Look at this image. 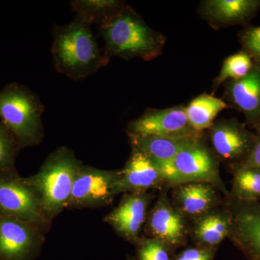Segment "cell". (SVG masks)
Returning a JSON list of instances; mask_svg holds the SVG:
<instances>
[{
	"mask_svg": "<svg viewBox=\"0 0 260 260\" xmlns=\"http://www.w3.org/2000/svg\"><path fill=\"white\" fill-rule=\"evenodd\" d=\"M51 53L56 70L73 80L88 78L110 59L102 54L90 25L77 19L56 27Z\"/></svg>",
	"mask_w": 260,
	"mask_h": 260,
	"instance_id": "6da1fadb",
	"label": "cell"
},
{
	"mask_svg": "<svg viewBox=\"0 0 260 260\" xmlns=\"http://www.w3.org/2000/svg\"><path fill=\"white\" fill-rule=\"evenodd\" d=\"M105 42L108 57L152 60L161 54L165 39L140 18L133 9L124 5L107 22L99 26Z\"/></svg>",
	"mask_w": 260,
	"mask_h": 260,
	"instance_id": "7a4b0ae2",
	"label": "cell"
},
{
	"mask_svg": "<svg viewBox=\"0 0 260 260\" xmlns=\"http://www.w3.org/2000/svg\"><path fill=\"white\" fill-rule=\"evenodd\" d=\"M80 162L70 149L61 148L49 155L37 174L23 181L35 193L45 216L52 218L69 206Z\"/></svg>",
	"mask_w": 260,
	"mask_h": 260,
	"instance_id": "3957f363",
	"label": "cell"
},
{
	"mask_svg": "<svg viewBox=\"0 0 260 260\" xmlns=\"http://www.w3.org/2000/svg\"><path fill=\"white\" fill-rule=\"evenodd\" d=\"M44 105L25 87L12 84L0 91V119L17 144H37L42 138Z\"/></svg>",
	"mask_w": 260,
	"mask_h": 260,
	"instance_id": "277c9868",
	"label": "cell"
},
{
	"mask_svg": "<svg viewBox=\"0 0 260 260\" xmlns=\"http://www.w3.org/2000/svg\"><path fill=\"white\" fill-rule=\"evenodd\" d=\"M0 171V215L35 225L42 223L47 217L35 193L23 181L10 172Z\"/></svg>",
	"mask_w": 260,
	"mask_h": 260,
	"instance_id": "5b68a950",
	"label": "cell"
},
{
	"mask_svg": "<svg viewBox=\"0 0 260 260\" xmlns=\"http://www.w3.org/2000/svg\"><path fill=\"white\" fill-rule=\"evenodd\" d=\"M174 181L177 186L186 183H208L226 193L220 179L216 160L200 140L181 150L173 159Z\"/></svg>",
	"mask_w": 260,
	"mask_h": 260,
	"instance_id": "8992f818",
	"label": "cell"
},
{
	"mask_svg": "<svg viewBox=\"0 0 260 260\" xmlns=\"http://www.w3.org/2000/svg\"><path fill=\"white\" fill-rule=\"evenodd\" d=\"M129 135H155L176 138H200L202 133L193 129L183 107L148 109L129 124Z\"/></svg>",
	"mask_w": 260,
	"mask_h": 260,
	"instance_id": "52a82bcc",
	"label": "cell"
},
{
	"mask_svg": "<svg viewBox=\"0 0 260 260\" xmlns=\"http://www.w3.org/2000/svg\"><path fill=\"white\" fill-rule=\"evenodd\" d=\"M119 172L81 166L75 177L69 206L75 208L109 204L115 196Z\"/></svg>",
	"mask_w": 260,
	"mask_h": 260,
	"instance_id": "ba28073f",
	"label": "cell"
},
{
	"mask_svg": "<svg viewBox=\"0 0 260 260\" xmlns=\"http://www.w3.org/2000/svg\"><path fill=\"white\" fill-rule=\"evenodd\" d=\"M230 215L233 242L247 260H260V205L237 200Z\"/></svg>",
	"mask_w": 260,
	"mask_h": 260,
	"instance_id": "9c48e42d",
	"label": "cell"
},
{
	"mask_svg": "<svg viewBox=\"0 0 260 260\" xmlns=\"http://www.w3.org/2000/svg\"><path fill=\"white\" fill-rule=\"evenodd\" d=\"M164 183L158 166L138 149L133 148L125 167L119 172L114 193H145Z\"/></svg>",
	"mask_w": 260,
	"mask_h": 260,
	"instance_id": "30bf717a",
	"label": "cell"
},
{
	"mask_svg": "<svg viewBox=\"0 0 260 260\" xmlns=\"http://www.w3.org/2000/svg\"><path fill=\"white\" fill-rule=\"evenodd\" d=\"M32 226L0 215V260H30L39 243Z\"/></svg>",
	"mask_w": 260,
	"mask_h": 260,
	"instance_id": "8fae6325",
	"label": "cell"
},
{
	"mask_svg": "<svg viewBox=\"0 0 260 260\" xmlns=\"http://www.w3.org/2000/svg\"><path fill=\"white\" fill-rule=\"evenodd\" d=\"M210 129L214 150L224 160L245 158L255 139L245 126L235 119L218 121Z\"/></svg>",
	"mask_w": 260,
	"mask_h": 260,
	"instance_id": "7c38bea8",
	"label": "cell"
},
{
	"mask_svg": "<svg viewBox=\"0 0 260 260\" xmlns=\"http://www.w3.org/2000/svg\"><path fill=\"white\" fill-rule=\"evenodd\" d=\"M150 196L146 193H127L112 213L104 218L126 240L139 242V233L146 218Z\"/></svg>",
	"mask_w": 260,
	"mask_h": 260,
	"instance_id": "4fadbf2b",
	"label": "cell"
},
{
	"mask_svg": "<svg viewBox=\"0 0 260 260\" xmlns=\"http://www.w3.org/2000/svg\"><path fill=\"white\" fill-rule=\"evenodd\" d=\"M148 225L153 238L169 248L178 247L185 242L186 228L184 215L164 198L159 200L151 210Z\"/></svg>",
	"mask_w": 260,
	"mask_h": 260,
	"instance_id": "5bb4252c",
	"label": "cell"
},
{
	"mask_svg": "<svg viewBox=\"0 0 260 260\" xmlns=\"http://www.w3.org/2000/svg\"><path fill=\"white\" fill-rule=\"evenodd\" d=\"M227 95L234 107L256 124L260 117V63L254 64L244 78L230 81Z\"/></svg>",
	"mask_w": 260,
	"mask_h": 260,
	"instance_id": "9a60e30c",
	"label": "cell"
},
{
	"mask_svg": "<svg viewBox=\"0 0 260 260\" xmlns=\"http://www.w3.org/2000/svg\"><path fill=\"white\" fill-rule=\"evenodd\" d=\"M260 6L256 0H207L202 3V15L214 25L242 23Z\"/></svg>",
	"mask_w": 260,
	"mask_h": 260,
	"instance_id": "2e32d148",
	"label": "cell"
},
{
	"mask_svg": "<svg viewBox=\"0 0 260 260\" xmlns=\"http://www.w3.org/2000/svg\"><path fill=\"white\" fill-rule=\"evenodd\" d=\"M215 187L208 183H186L177 186L174 200L177 209L183 215L201 216L216 204Z\"/></svg>",
	"mask_w": 260,
	"mask_h": 260,
	"instance_id": "e0dca14e",
	"label": "cell"
},
{
	"mask_svg": "<svg viewBox=\"0 0 260 260\" xmlns=\"http://www.w3.org/2000/svg\"><path fill=\"white\" fill-rule=\"evenodd\" d=\"M133 148L140 150L153 162L173 160L185 149L200 138H176L155 135H129Z\"/></svg>",
	"mask_w": 260,
	"mask_h": 260,
	"instance_id": "ac0fdd59",
	"label": "cell"
},
{
	"mask_svg": "<svg viewBox=\"0 0 260 260\" xmlns=\"http://www.w3.org/2000/svg\"><path fill=\"white\" fill-rule=\"evenodd\" d=\"M232 225L230 214L208 212L198 218L193 234L201 247L214 249L230 235Z\"/></svg>",
	"mask_w": 260,
	"mask_h": 260,
	"instance_id": "d6986e66",
	"label": "cell"
},
{
	"mask_svg": "<svg viewBox=\"0 0 260 260\" xmlns=\"http://www.w3.org/2000/svg\"><path fill=\"white\" fill-rule=\"evenodd\" d=\"M227 108L226 103L222 99L209 94H202L193 99L184 109L193 129L202 133L203 130L210 129L219 113Z\"/></svg>",
	"mask_w": 260,
	"mask_h": 260,
	"instance_id": "ffe728a7",
	"label": "cell"
},
{
	"mask_svg": "<svg viewBox=\"0 0 260 260\" xmlns=\"http://www.w3.org/2000/svg\"><path fill=\"white\" fill-rule=\"evenodd\" d=\"M124 6L116 0H75L71 2L72 9L77 20L98 26L109 20Z\"/></svg>",
	"mask_w": 260,
	"mask_h": 260,
	"instance_id": "44dd1931",
	"label": "cell"
},
{
	"mask_svg": "<svg viewBox=\"0 0 260 260\" xmlns=\"http://www.w3.org/2000/svg\"><path fill=\"white\" fill-rule=\"evenodd\" d=\"M233 195L239 201L260 199V169L239 165L234 173Z\"/></svg>",
	"mask_w": 260,
	"mask_h": 260,
	"instance_id": "7402d4cb",
	"label": "cell"
},
{
	"mask_svg": "<svg viewBox=\"0 0 260 260\" xmlns=\"http://www.w3.org/2000/svg\"><path fill=\"white\" fill-rule=\"evenodd\" d=\"M252 58L246 51H240L229 56L223 61L218 76L214 80L213 85L218 88L225 80H238L245 77L254 66Z\"/></svg>",
	"mask_w": 260,
	"mask_h": 260,
	"instance_id": "603a6c76",
	"label": "cell"
},
{
	"mask_svg": "<svg viewBox=\"0 0 260 260\" xmlns=\"http://www.w3.org/2000/svg\"><path fill=\"white\" fill-rule=\"evenodd\" d=\"M138 256L139 260H172L169 247L154 238L138 242Z\"/></svg>",
	"mask_w": 260,
	"mask_h": 260,
	"instance_id": "cb8c5ba5",
	"label": "cell"
},
{
	"mask_svg": "<svg viewBox=\"0 0 260 260\" xmlns=\"http://www.w3.org/2000/svg\"><path fill=\"white\" fill-rule=\"evenodd\" d=\"M16 144L8 129L0 124V171L10 169L13 165Z\"/></svg>",
	"mask_w": 260,
	"mask_h": 260,
	"instance_id": "d4e9b609",
	"label": "cell"
},
{
	"mask_svg": "<svg viewBox=\"0 0 260 260\" xmlns=\"http://www.w3.org/2000/svg\"><path fill=\"white\" fill-rule=\"evenodd\" d=\"M242 39L246 52L260 63V26L248 29Z\"/></svg>",
	"mask_w": 260,
	"mask_h": 260,
	"instance_id": "484cf974",
	"label": "cell"
},
{
	"mask_svg": "<svg viewBox=\"0 0 260 260\" xmlns=\"http://www.w3.org/2000/svg\"><path fill=\"white\" fill-rule=\"evenodd\" d=\"M215 251L210 248H190L181 251L173 260H214Z\"/></svg>",
	"mask_w": 260,
	"mask_h": 260,
	"instance_id": "4316f807",
	"label": "cell"
},
{
	"mask_svg": "<svg viewBox=\"0 0 260 260\" xmlns=\"http://www.w3.org/2000/svg\"><path fill=\"white\" fill-rule=\"evenodd\" d=\"M239 165L260 169V129L259 135L255 137L250 152Z\"/></svg>",
	"mask_w": 260,
	"mask_h": 260,
	"instance_id": "83f0119b",
	"label": "cell"
},
{
	"mask_svg": "<svg viewBox=\"0 0 260 260\" xmlns=\"http://www.w3.org/2000/svg\"><path fill=\"white\" fill-rule=\"evenodd\" d=\"M256 125H257L259 126V129H260V117L259 119V120L257 121V122L256 123Z\"/></svg>",
	"mask_w": 260,
	"mask_h": 260,
	"instance_id": "f1b7e54d",
	"label": "cell"
},
{
	"mask_svg": "<svg viewBox=\"0 0 260 260\" xmlns=\"http://www.w3.org/2000/svg\"><path fill=\"white\" fill-rule=\"evenodd\" d=\"M129 260H133V259H129Z\"/></svg>",
	"mask_w": 260,
	"mask_h": 260,
	"instance_id": "f546056e",
	"label": "cell"
}]
</instances>
